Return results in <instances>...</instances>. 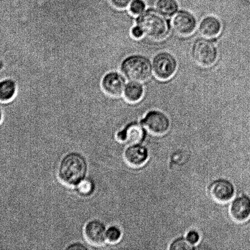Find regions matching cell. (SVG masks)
Masks as SVG:
<instances>
[{
	"mask_svg": "<svg viewBox=\"0 0 250 250\" xmlns=\"http://www.w3.org/2000/svg\"><path fill=\"white\" fill-rule=\"evenodd\" d=\"M88 163L84 154L78 151H70L60 159L57 167V178L63 186L76 188L87 178Z\"/></svg>",
	"mask_w": 250,
	"mask_h": 250,
	"instance_id": "6da1fadb",
	"label": "cell"
},
{
	"mask_svg": "<svg viewBox=\"0 0 250 250\" xmlns=\"http://www.w3.org/2000/svg\"><path fill=\"white\" fill-rule=\"evenodd\" d=\"M165 17L158 11L148 9L139 15L136 19V24L151 40L162 41L170 31V23Z\"/></svg>",
	"mask_w": 250,
	"mask_h": 250,
	"instance_id": "7a4b0ae2",
	"label": "cell"
},
{
	"mask_svg": "<svg viewBox=\"0 0 250 250\" xmlns=\"http://www.w3.org/2000/svg\"><path fill=\"white\" fill-rule=\"evenodd\" d=\"M153 66L146 56L136 55L125 59L121 70L125 77L132 82H144L150 78Z\"/></svg>",
	"mask_w": 250,
	"mask_h": 250,
	"instance_id": "3957f363",
	"label": "cell"
},
{
	"mask_svg": "<svg viewBox=\"0 0 250 250\" xmlns=\"http://www.w3.org/2000/svg\"><path fill=\"white\" fill-rule=\"evenodd\" d=\"M191 55L194 62L200 67H210L216 63L219 58V51L211 41L201 38L193 43Z\"/></svg>",
	"mask_w": 250,
	"mask_h": 250,
	"instance_id": "277c9868",
	"label": "cell"
},
{
	"mask_svg": "<svg viewBox=\"0 0 250 250\" xmlns=\"http://www.w3.org/2000/svg\"><path fill=\"white\" fill-rule=\"evenodd\" d=\"M152 66L156 77L159 80L165 81L170 79L175 74L178 62L171 53L161 52L154 58Z\"/></svg>",
	"mask_w": 250,
	"mask_h": 250,
	"instance_id": "5b68a950",
	"label": "cell"
},
{
	"mask_svg": "<svg viewBox=\"0 0 250 250\" xmlns=\"http://www.w3.org/2000/svg\"><path fill=\"white\" fill-rule=\"evenodd\" d=\"M142 125L151 134L160 136L168 132L170 122L168 116L163 112L151 111L144 117Z\"/></svg>",
	"mask_w": 250,
	"mask_h": 250,
	"instance_id": "8992f818",
	"label": "cell"
},
{
	"mask_svg": "<svg viewBox=\"0 0 250 250\" xmlns=\"http://www.w3.org/2000/svg\"><path fill=\"white\" fill-rule=\"evenodd\" d=\"M106 225L99 219L88 220L83 228V235L88 244L94 247H101L106 243Z\"/></svg>",
	"mask_w": 250,
	"mask_h": 250,
	"instance_id": "52a82bcc",
	"label": "cell"
},
{
	"mask_svg": "<svg viewBox=\"0 0 250 250\" xmlns=\"http://www.w3.org/2000/svg\"><path fill=\"white\" fill-rule=\"evenodd\" d=\"M210 197L215 202L225 204L234 197L235 188L231 182L225 179L214 181L209 188Z\"/></svg>",
	"mask_w": 250,
	"mask_h": 250,
	"instance_id": "ba28073f",
	"label": "cell"
},
{
	"mask_svg": "<svg viewBox=\"0 0 250 250\" xmlns=\"http://www.w3.org/2000/svg\"><path fill=\"white\" fill-rule=\"evenodd\" d=\"M197 21L194 16L190 12L182 10L174 16L172 26L174 30L179 35H191L197 28Z\"/></svg>",
	"mask_w": 250,
	"mask_h": 250,
	"instance_id": "9c48e42d",
	"label": "cell"
},
{
	"mask_svg": "<svg viewBox=\"0 0 250 250\" xmlns=\"http://www.w3.org/2000/svg\"><path fill=\"white\" fill-rule=\"evenodd\" d=\"M148 149L139 144L129 145L123 153L125 163L134 168L143 166L148 161Z\"/></svg>",
	"mask_w": 250,
	"mask_h": 250,
	"instance_id": "30bf717a",
	"label": "cell"
},
{
	"mask_svg": "<svg viewBox=\"0 0 250 250\" xmlns=\"http://www.w3.org/2000/svg\"><path fill=\"white\" fill-rule=\"evenodd\" d=\"M116 139L122 144L133 145L140 144L145 137V131L142 125L132 123L127 125L123 129L116 132Z\"/></svg>",
	"mask_w": 250,
	"mask_h": 250,
	"instance_id": "8fae6325",
	"label": "cell"
},
{
	"mask_svg": "<svg viewBox=\"0 0 250 250\" xmlns=\"http://www.w3.org/2000/svg\"><path fill=\"white\" fill-rule=\"evenodd\" d=\"M229 216L236 224H243L250 217V198L242 195L232 202L229 209Z\"/></svg>",
	"mask_w": 250,
	"mask_h": 250,
	"instance_id": "7c38bea8",
	"label": "cell"
},
{
	"mask_svg": "<svg viewBox=\"0 0 250 250\" xmlns=\"http://www.w3.org/2000/svg\"><path fill=\"white\" fill-rule=\"evenodd\" d=\"M102 85L107 94L113 97H119L124 92L126 80L119 73L110 72L103 78Z\"/></svg>",
	"mask_w": 250,
	"mask_h": 250,
	"instance_id": "4fadbf2b",
	"label": "cell"
},
{
	"mask_svg": "<svg viewBox=\"0 0 250 250\" xmlns=\"http://www.w3.org/2000/svg\"><path fill=\"white\" fill-rule=\"evenodd\" d=\"M221 21L214 16H207L203 19L199 26V31L203 36L207 38H214L221 33Z\"/></svg>",
	"mask_w": 250,
	"mask_h": 250,
	"instance_id": "5bb4252c",
	"label": "cell"
},
{
	"mask_svg": "<svg viewBox=\"0 0 250 250\" xmlns=\"http://www.w3.org/2000/svg\"><path fill=\"white\" fill-rule=\"evenodd\" d=\"M17 90L16 83L12 78H6L0 80V102L12 101L16 96Z\"/></svg>",
	"mask_w": 250,
	"mask_h": 250,
	"instance_id": "9a60e30c",
	"label": "cell"
},
{
	"mask_svg": "<svg viewBox=\"0 0 250 250\" xmlns=\"http://www.w3.org/2000/svg\"><path fill=\"white\" fill-rule=\"evenodd\" d=\"M143 95L144 87L139 82H129L125 87L124 97L127 101L131 104L139 102Z\"/></svg>",
	"mask_w": 250,
	"mask_h": 250,
	"instance_id": "2e32d148",
	"label": "cell"
},
{
	"mask_svg": "<svg viewBox=\"0 0 250 250\" xmlns=\"http://www.w3.org/2000/svg\"><path fill=\"white\" fill-rule=\"evenodd\" d=\"M156 6L158 11L166 17L175 16L179 10V4L176 0H159Z\"/></svg>",
	"mask_w": 250,
	"mask_h": 250,
	"instance_id": "e0dca14e",
	"label": "cell"
},
{
	"mask_svg": "<svg viewBox=\"0 0 250 250\" xmlns=\"http://www.w3.org/2000/svg\"><path fill=\"white\" fill-rule=\"evenodd\" d=\"M122 231L121 228L116 225H110L107 228L106 242L110 244H116L121 241Z\"/></svg>",
	"mask_w": 250,
	"mask_h": 250,
	"instance_id": "ac0fdd59",
	"label": "cell"
},
{
	"mask_svg": "<svg viewBox=\"0 0 250 250\" xmlns=\"http://www.w3.org/2000/svg\"><path fill=\"white\" fill-rule=\"evenodd\" d=\"M78 193L83 197H90L94 192L95 186L94 181L86 178L77 186Z\"/></svg>",
	"mask_w": 250,
	"mask_h": 250,
	"instance_id": "d6986e66",
	"label": "cell"
},
{
	"mask_svg": "<svg viewBox=\"0 0 250 250\" xmlns=\"http://www.w3.org/2000/svg\"><path fill=\"white\" fill-rule=\"evenodd\" d=\"M169 249L170 250H192L195 249V247L188 241L187 238L180 237V238L175 240L171 244Z\"/></svg>",
	"mask_w": 250,
	"mask_h": 250,
	"instance_id": "ffe728a7",
	"label": "cell"
},
{
	"mask_svg": "<svg viewBox=\"0 0 250 250\" xmlns=\"http://www.w3.org/2000/svg\"><path fill=\"white\" fill-rule=\"evenodd\" d=\"M146 9V4L143 0H134L130 5V11L134 16H139Z\"/></svg>",
	"mask_w": 250,
	"mask_h": 250,
	"instance_id": "44dd1931",
	"label": "cell"
},
{
	"mask_svg": "<svg viewBox=\"0 0 250 250\" xmlns=\"http://www.w3.org/2000/svg\"><path fill=\"white\" fill-rule=\"evenodd\" d=\"M115 7L118 9H125L131 5L134 0H110Z\"/></svg>",
	"mask_w": 250,
	"mask_h": 250,
	"instance_id": "7402d4cb",
	"label": "cell"
},
{
	"mask_svg": "<svg viewBox=\"0 0 250 250\" xmlns=\"http://www.w3.org/2000/svg\"><path fill=\"white\" fill-rule=\"evenodd\" d=\"M187 239L191 244L195 246L200 241V236L199 233L195 230H192L188 232L187 234Z\"/></svg>",
	"mask_w": 250,
	"mask_h": 250,
	"instance_id": "603a6c76",
	"label": "cell"
},
{
	"mask_svg": "<svg viewBox=\"0 0 250 250\" xmlns=\"http://www.w3.org/2000/svg\"><path fill=\"white\" fill-rule=\"evenodd\" d=\"M131 34L132 36H133V38L136 39H140L144 35L143 31L142 30L140 27L138 25H136L132 28Z\"/></svg>",
	"mask_w": 250,
	"mask_h": 250,
	"instance_id": "cb8c5ba5",
	"label": "cell"
},
{
	"mask_svg": "<svg viewBox=\"0 0 250 250\" xmlns=\"http://www.w3.org/2000/svg\"><path fill=\"white\" fill-rule=\"evenodd\" d=\"M66 250H87L88 247L81 242H73L66 247Z\"/></svg>",
	"mask_w": 250,
	"mask_h": 250,
	"instance_id": "d4e9b609",
	"label": "cell"
},
{
	"mask_svg": "<svg viewBox=\"0 0 250 250\" xmlns=\"http://www.w3.org/2000/svg\"><path fill=\"white\" fill-rule=\"evenodd\" d=\"M4 118V112L3 110L0 107V124L2 123Z\"/></svg>",
	"mask_w": 250,
	"mask_h": 250,
	"instance_id": "484cf974",
	"label": "cell"
}]
</instances>
